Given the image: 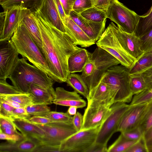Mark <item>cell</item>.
Masks as SVG:
<instances>
[{"label":"cell","mask_w":152,"mask_h":152,"mask_svg":"<svg viewBox=\"0 0 152 152\" xmlns=\"http://www.w3.org/2000/svg\"><path fill=\"white\" fill-rule=\"evenodd\" d=\"M42 41L43 55L57 82H65L70 74L69 57L82 48L76 45L66 33L63 32L46 20L38 12L34 13Z\"/></svg>","instance_id":"obj_1"},{"label":"cell","mask_w":152,"mask_h":152,"mask_svg":"<svg viewBox=\"0 0 152 152\" xmlns=\"http://www.w3.org/2000/svg\"><path fill=\"white\" fill-rule=\"evenodd\" d=\"M27 60L23 57L19 58L9 77L13 85L25 93H28L32 84L55 91L53 80L35 66L29 64Z\"/></svg>","instance_id":"obj_2"},{"label":"cell","mask_w":152,"mask_h":152,"mask_svg":"<svg viewBox=\"0 0 152 152\" xmlns=\"http://www.w3.org/2000/svg\"><path fill=\"white\" fill-rule=\"evenodd\" d=\"M11 39L19 54L34 65L46 73L55 82L56 79L51 71L45 58L27 29L21 21L15 29Z\"/></svg>","instance_id":"obj_3"},{"label":"cell","mask_w":152,"mask_h":152,"mask_svg":"<svg viewBox=\"0 0 152 152\" xmlns=\"http://www.w3.org/2000/svg\"><path fill=\"white\" fill-rule=\"evenodd\" d=\"M129 69L124 66L116 65L108 69L101 81L116 88L118 92L115 102H131L133 97L130 88Z\"/></svg>","instance_id":"obj_4"},{"label":"cell","mask_w":152,"mask_h":152,"mask_svg":"<svg viewBox=\"0 0 152 152\" xmlns=\"http://www.w3.org/2000/svg\"><path fill=\"white\" fill-rule=\"evenodd\" d=\"M37 125L43 131L45 135L39 138H32L36 143L50 146H60L64 141L77 132L72 121L52 122L44 125Z\"/></svg>","instance_id":"obj_5"},{"label":"cell","mask_w":152,"mask_h":152,"mask_svg":"<svg viewBox=\"0 0 152 152\" xmlns=\"http://www.w3.org/2000/svg\"><path fill=\"white\" fill-rule=\"evenodd\" d=\"M96 44L97 47L107 51L128 69L136 61L123 47L109 24Z\"/></svg>","instance_id":"obj_6"},{"label":"cell","mask_w":152,"mask_h":152,"mask_svg":"<svg viewBox=\"0 0 152 152\" xmlns=\"http://www.w3.org/2000/svg\"><path fill=\"white\" fill-rule=\"evenodd\" d=\"M107 18L115 22L123 31L134 32L139 20V15L125 6L118 0H111L105 12Z\"/></svg>","instance_id":"obj_7"},{"label":"cell","mask_w":152,"mask_h":152,"mask_svg":"<svg viewBox=\"0 0 152 152\" xmlns=\"http://www.w3.org/2000/svg\"><path fill=\"white\" fill-rule=\"evenodd\" d=\"M102 125L81 130L71 135L61 143L60 152H87L95 142Z\"/></svg>","instance_id":"obj_8"},{"label":"cell","mask_w":152,"mask_h":152,"mask_svg":"<svg viewBox=\"0 0 152 152\" xmlns=\"http://www.w3.org/2000/svg\"><path fill=\"white\" fill-rule=\"evenodd\" d=\"M90 57L94 62L93 74L85 82L89 91L100 82L105 72L110 67L120 64V61L104 50L97 47L91 53Z\"/></svg>","instance_id":"obj_9"},{"label":"cell","mask_w":152,"mask_h":152,"mask_svg":"<svg viewBox=\"0 0 152 152\" xmlns=\"http://www.w3.org/2000/svg\"><path fill=\"white\" fill-rule=\"evenodd\" d=\"M130 106V104L119 102H115L111 106V113L102 125L95 143L107 146L112 135L117 132L123 116Z\"/></svg>","instance_id":"obj_10"},{"label":"cell","mask_w":152,"mask_h":152,"mask_svg":"<svg viewBox=\"0 0 152 152\" xmlns=\"http://www.w3.org/2000/svg\"><path fill=\"white\" fill-rule=\"evenodd\" d=\"M20 5L14 6L0 13V41L11 39L18 24L29 12Z\"/></svg>","instance_id":"obj_11"},{"label":"cell","mask_w":152,"mask_h":152,"mask_svg":"<svg viewBox=\"0 0 152 152\" xmlns=\"http://www.w3.org/2000/svg\"><path fill=\"white\" fill-rule=\"evenodd\" d=\"M19 54L11 39L0 41V80L8 78L19 59Z\"/></svg>","instance_id":"obj_12"},{"label":"cell","mask_w":152,"mask_h":152,"mask_svg":"<svg viewBox=\"0 0 152 152\" xmlns=\"http://www.w3.org/2000/svg\"><path fill=\"white\" fill-rule=\"evenodd\" d=\"M118 89L114 86L100 81L89 91L87 98V105H103L108 107L115 102Z\"/></svg>","instance_id":"obj_13"},{"label":"cell","mask_w":152,"mask_h":152,"mask_svg":"<svg viewBox=\"0 0 152 152\" xmlns=\"http://www.w3.org/2000/svg\"><path fill=\"white\" fill-rule=\"evenodd\" d=\"M109 25L123 47L132 56L137 60L144 53L141 48L140 38L134 32H125L112 22Z\"/></svg>","instance_id":"obj_14"},{"label":"cell","mask_w":152,"mask_h":152,"mask_svg":"<svg viewBox=\"0 0 152 152\" xmlns=\"http://www.w3.org/2000/svg\"><path fill=\"white\" fill-rule=\"evenodd\" d=\"M150 101L130 105V107L124 115L120 121L117 132L121 133L138 127L148 108Z\"/></svg>","instance_id":"obj_15"},{"label":"cell","mask_w":152,"mask_h":152,"mask_svg":"<svg viewBox=\"0 0 152 152\" xmlns=\"http://www.w3.org/2000/svg\"><path fill=\"white\" fill-rule=\"evenodd\" d=\"M111 111V107L103 105H87L83 115L82 130L102 125L110 114Z\"/></svg>","instance_id":"obj_16"},{"label":"cell","mask_w":152,"mask_h":152,"mask_svg":"<svg viewBox=\"0 0 152 152\" xmlns=\"http://www.w3.org/2000/svg\"><path fill=\"white\" fill-rule=\"evenodd\" d=\"M69 16L90 38L96 42L99 39L105 30L106 19L99 22L92 21L73 10L71 12Z\"/></svg>","instance_id":"obj_17"},{"label":"cell","mask_w":152,"mask_h":152,"mask_svg":"<svg viewBox=\"0 0 152 152\" xmlns=\"http://www.w3.org/2000/svg\"><path fill=\"white\" fill-rule=\"evenodd\" d=\"M53 103L64 106H76L77 108H83L86 105V101L77 92L68 91L62 87L56 88Z\"/></svg>","instance_id":"obj_18"},{"label":"cell","mask_w":152,"mask_h":152,"mask_svg":"<svg viewBox=\"0 0 152 152\" xmlns=\"http://www.w3.org/2000/svg\"><path fill=\"white\" fill-rule=\"evenodd\" d=\"M66 32L77 45L87 48L94 45L96 42L90 38L72 20L71 17L66 16L63 22Z\"/></svg>","instance_id":"obj_19"},{"label":"cell","mask_w":152,"mask_h":152,"mask_svg":"<svg viewBox=\"0 0 152 152\" xmlns=\"http://www.w3.org/2000/svg\"><path fill=\"white\" fill-rule=\"evenodd\" d=\"M38 12L46 20L56 28L66 33L64 25L61 18L54 0H44Z\"/></svg>","instance_id":"obj_20"},{"label":"cell","mask_w":152,"mask_h":152,"mask_svg":"<svg viewBox=\"0 0 152 152\" xmlns=\"http://www.w3.org/2000/svg\"><path fill=\"white\" fill-rule=\"evenodd\" d=\"M36 143L32 138L26 137L16 141H7L0 144V152H33Z\"/></svg>","instance_id":"obj_21"},{"label":"cell","mask_w":152,"mask_h":152,"mask_svg":"<svg viewBox=\"0 0 152 152\" xmlns=\"http://www.w3.org/2000/svg\"><path fill=\"white\" fill-rule=\"evenodd\" d=\"M13 121L17 129L25 137L39 138L44 136L43 131L28 119L17 118L14 119Z\"/></svg>","instance_id":"obj_22"},{"label":"cell","mask_w":152,"mask_h":152,"mask_svg":"<svg viewBox=\"0 0 152 152\" xmlns=\"http://www.w3.org/2000/svg\"><path fill=\"white\" fill-rule=\"evenodd\" d=\"M28 93L31 95L34 104L48 105L53 103L55 90L52 91L32 84L30 86Z\"/></svg>","instance_id":"obj_23"},{"label":"cell","mask_w":152,"mask_h":152,"mask_svg":"<svg viewBox=\"0 0 152 152\" xmlns=\"http://www.w3.org/2000/svg\"><path fill=\"white\" fill-rule=\"evenodd\" d=\"M91 53L82 48L72 54L69 58L68 65L70 73L82 72L88 60Z\"/></svg>","instance_id":"obj_24"},{"label":"cell","mask_w":152,"mask_h":152,"mask_svg":"<svg viewBox=\"0 0 152 152\" xmlns=\"http://www.w3.org/2000/svg\"><path fill=\"white\" fill-rule=\"evenodd\" d=\"M21 21L25 25L33 39L43 54V43L41 33L34 14L31 12H29Z\"/></svg>","instance_id":"obj_25"},{"label":"cell","mask_w":152,"mask_h":152,"mask_svg":"<svg viewBox=\"0 0 152 152\" xmlns=\"http://www.w3.org/2000/svg\"><path fill=\"white\" fill-rule=\"evenodd\" d=\"M44 0H6L0 2L4 10L11 7L20 5L35 13L38 11Z\"/></svg>","instance_id":"obj_26"},{"label":"cell","mask_w":152,"mask_h":152,"mask_svg":"<svg viewBox=\"0 0 152 152\" xmlns=\"http://www.w3.org/2000/svg\"><path fill=\"white\" fill-rule=\"evenodd\" d=\"M65 82L68 86L72 87L78 93L86 99L88 97L89 90L81 75L75 73H71Z\"/></svg>","instance_id":"obj_27"},{"label":"cell","mask_w":152,"mask_h":152,"mask_svg":"<svg viewBox=\"0 0 152 152\" xmlns=\"http://www.w3.org/2000/svg\"><path fill=\"white\" fill-rule=\"evenodd\" d=\"M152 66V52L144 53L129 69L130 75L141 74Z\"/></svg>","instance_id":"obj_28"},{"label":"cell","mask_w":152,"mask_h":152,"mask_svg":"<svg viewBox=\"0 0 152 152\" xmlns=\"http://www.w3.org/2000/svg\"><path fill=\"white\" fill-rule=\"evenodd\" d=\"M152 28V5L147 12L139 16V20L134 32L136 35L140 37Z\"/></svg>","instance_id":"obj_29"},{"label":"cell","mask_w":152,"mask_h":152,"mask_svg":"<svg viewBox=\"0 0 152 152\" xmlns=\"http://www.w3.org/2000/svg\"><path fill=\"white\" fill-rule=\"evenodd\" d=\"M138 140H128L121 133L118 138L108 148L107 152H126Z\"/></svg>","instance_id":"obj_30"},{"label":"cell","mask_w":152,"mask_h":152,"mask_svg":"<svg viewBox=\"0 0 152 152\" xmlns=\"http://www.w3.org/2000/svg\"><path fill=\"white\" fill-rule=\"evenodd\" d=\"M129 85L133 96L147 89L145 82L141 73L130 75Z\"/></svg>","instance_id":"obj_31"},{"label":"cell","mask_w":152,"mask_h":152,"mask_svg":"<svg viewBox=\"0 0 152 152\" xmlns=\"http://www.w3.org/2000/svg\"><path fill=\"white\" fill-rule=\"evenodd\" d=\"M80 14L85 19L95 22H101L107 18L105 12L94 6L86 10Z\"/></svg>","instance_id":"obj_32"},{"label":"cell","mask_w":152,"mask_h":152,"mask_svg":"<svg viewBox=\"0 0 152 152\" xmlns=\"http://www.w3.org/2000/svg\"><path fill=\"white\" fill-rule=\"evenodd\" d=\"M0 96L14 101L25 107L33 104L31 95L29 93H22L10 95H0Z\"/></svg>","instance_id":"obj_33"},{"label":"cell","mask_w":152,"mask_h":152,"mask_svg":"<svg viewBox=\"0 0 152 152\" xmlns=\"http://www.w3.org/2000/svg\"><path fill=\"white\" fill-rule=\"evenodd\" d=\"M27 113L31 115L45 116L50 111L48 105L44 104H33L25 107Z\"/></svg>","instance_id":"obj_34"},{"label":"cell","mask_w":152,"mask_h":152,"mask_svg":"<svg viewBox=\"0 0 152 152\" xmlns=\"http://www.w3.org/2000/svg\"><path fill=\"white\" fill-rule=\"evenodd\" d=\"M152 100V88L146 89L140 93L133 96L130 104L133 105L148 102Z\"/></svg>","instance_id":"obj_35"},{"label":"cell","mask_w":152,"mask_h":152,"mask_svg":"<svg viewBox=\"0 0 152 152\" xmlns=\"http://www.w3.org/2000/svg\"><path fill=\"white\" fill-rule=\"evenodd\" d=\"M53 122H69L72 121V116L67 112L56 111L48 112L45 115Z\"/></svg>","instance_id":"obj_36"},{"label":"cell","mask_w":152,"mask_h":152,"mask_svg":"<svg viewBox=\"0 0 152 152\" xmlns=\"http://www.w3.org/2000/svg\"><path fill=\"white\" fill-rule=\"evenodd\" d=\"M152 126V100L139 126L144 132Z\"/></svg>","instance_id":"obj_37"},{"label":"cell","mask_w":152,"mask_h":152,"mask_svg":"<svg viewBox=\"0 0 152 152\" xmlns=\"http://www.w3.org/2000/svg\"><path fill=\"white\" fill-rule=\"evenodd\" d=\"M24 93L14 86L8 83L6 79L0 80V95H10Z\"/></svg>","instance_id":"obj_38"},{"label":"cell","mask_w":152,"mask_h":152,"mask_svg":"<svg viewBox=\"0 0 152 152\" xmlns=\"http://www.w3.org/2000/svg\"><path fill=\"white\" fill-rule=\"evenodd\" d=\"M93 6L92 0H76L72 7V10L80 14L86 10Z\"/></svg>","instance_id":"obj_39"},{"label":"cell","mask_w":152,"mask_h":152,"mask_svg":"<svg viewBox=\"0 0 152 152\" xmlns=\"http://www.w3.org/2000/svg\"><path fill=\"white\" fill-rule=\"evenodd\" d=\"M141 48L144 53L152 50V28L147 33L140 37Z\"/></svg>","instance_id":"obj_40"},{"label":"cell","mask_w":152,"mask_h":152,"mask_svg":"<svg viewBox=\"0 0 152 152\" xmlns=\"http://www.w3.org/2000/svg\"><path fill=\"white\" fill-rule=\"evenodd\" d=\"M126 138L132 140H138L143 136L144 132L139 126L121 133Z\"/></svg>","instance_id":"obj_41"},{"label":"cell","mask_w":152,"mask_h":152,"mask_svg":"<svg viewBox=\"0 0 152 152\" xmlns=\"http://www.w3.org/2000/svg\"><path fill=\"white\" fill-rule=\"evenodd\" d=\"M143 136L131 147L126 152H148Z\"/></svg>","instance_id":"obj_42"},{"label":"cell","mask_w":152,"mask_h":152,"mask_svg":"<svg viewBox=\"0 0 152 152\" xmlns=\"http://www.w3.org/2000/svg\"><path fill=\"white\" fill-rule=\"evenodd\" d=\"M15 108L6 103L0 102V115L13 121L12 112Z\"/></svg>","instance_id":"obj_43"},{"label":"cell","mask_w":152,"mask_h":152,"mask_svg":"<svg viewBox=\"0 0 152 152\" xmlns=\"http://www.w3.org/2000/svg\"><path fill=\"white\" fill-rule=\"evenodd\" d=\"M12 113L13 120L17 118L28 120L31 117V115L27 113L25 107L15 108Z\"/></svg>","instance_id":"obj_44"},{"label":"cell","mask_w":152,"mask_h":152,"mask_svg":"<svg viewBox=\"0 0 152 152\" xmlns=\"http://www.w3.org/2000/svg\"><path fill=\"white\" fill-rule=\"evenodd\" d=\"M36 143V146L33 152H60V146H53Z\"/></svg>","instance_id":"obj_45"},{"label":"cell","mask_w":152,"mask_h":152,"mask_svg":"<svg viewBox=\"0 0 152 152\" xmlns=\"http://www.w3.org/2000/svg\"><path fill=\"white\" fill-rule=\"evenodd\" d=\"M73 124L77 132L82 130L83 125V115L79 112H77L72 117Z\"/></svg>","instance_id":"obj_46"},{"label":"cell","mask_w":152,"mask_h":152,"mask_svg":"<svg viewBox=\"0 0 152 152\" xmlns=\"http://www.w3.org/2000/svg\"><path fill=\"white\" fill-rule=\"evenodd\" d=\"M25 137L21 133L20 134L9 135L0 132L1 140H6L10 142H16L24 139Z\"/></svg>","instance_id":"obj_47"},{"label":"cell","mask_w":152,"mask_h":152,"mask_svg":"<svg viewBox=\"0 0 152 152\" xmlns=\"http://www.w3.org/2000/svg\"><path fill=\"white\" fill-rule=\"evenodd\" d=\"M143 137L148 152H152V126L144 133Z\"/></svg>","instance_id":"obj_48"},{"label":"cell","mask_w":152,"mask_h":152,"mask_svg":"<svg viewBox=\"0 0 152 152\" xmlns=\"http://www.w3.org/2000/svg\"><path fill=\"white\" fill-rule=\"evenodd\" d=\"M10 128L17 130L15 126L11 120L0 115V129Z\"/></svg>","instance_id":"obj_49"},{"label":"cell","mask_w":152,"mask_h":152,"mask_svg":"<svg viewBox=\"0 0 152 152\" xmlns=\"http://www.w3.org/2000/svg\"><path fill=\"white\" fill-rule=\"evenodd\" d=\"M141 74L145 82L147 89L152 88V66Z\"/></svg>","instance_id":"obj_50"},{"label":"cell","mask_w":152,"mask_h":152,"mask_svg":"<svg viewBox=\"0 0 152 152\" xmlns=\"http://www.w3.org/2000/svg\"><path fill=\"white\" fill-rule=\"evenodd\" d=\"M28 120L33 124L39 125L45 124L53 122L46 117L40 116H33Z\"/></svg>","instance_id":"obj_51"},{"label":"cell","mask_w":152,"mask_h":152,"mask_svg":"<svg viewBox=\"0 0 152 152\" xmlns=\"http://www.w3.org/2000/svg\"><path fill=\"white\" fill-rule=\"evenodd\" d=\"M111 0H96L93 6L99 9L106 12L110 6Z\"/></svg>","instance_id":"obj_52"},{"label":"cell","mask_w":152,"mask_h":152,"mask_svg":"<svg viewBox=\"0 0 152 152\" xmlns=\"http://www.w3.org/2000/svg\"><path fill=\"white\" fill-rule=\"evenodd\" d=\"M66 15L69 16L72 10L74 4L76 0H60Z\"/></svg>","instance_id":"obj_53"},{"label":"cell","mask_w":152,"mask_h":152,"mask_svg":"<svg viewBox=\"0 0 152 152\" xmlns=\"http://www.w3.org/2000/svg\"><path fill=\"white\" fill-rule=\"evenodd\" d=\"M107 146L94 143L88 150L87 152H107Z\"/></svg>","instance_id":"obj_54"},{"label":"cell","mask_w":152,"mask_h":152,"mask_svg":"<svg viewBox=\"0 0 152 152\" xmlns=\"http://www.w3.org/2000/svg\"><path fill=\"white\" fill-rule=\"evenodd\" d=\"M61 18L64 22L66 17L64 12L62 4L60 0H54Z\"/></svg>","instance_id":"obj_55"},{"label":"cell","mask_w":152,"mask_h":152,"mask_svg":"<svg viewBox=\"0 0 152 152\" xmlns=\"http://www.w3.org/2000/svg\"><path fill=\"white\" fill-rule=\"evenodd\" d=\"M0 102L6 103L15 108L25 107L21 104L14 101L4 98L0 96Z\"/></svg>","instance_id":"obj_56"},{"label":"cell","mask_w":152,"mask_h":152,"mask_svg":"<svg viewBox=\"0 0 152 152\" xmlns=\"http://www.w3.org/2000/svg\"><path fill=\"white\" fill-rule=\"evenodd\" d=\"M0 132L9 135L18 134H21L18 132L17 130H14L10 128L0 129Z\"/></svg>","instance_id":"obj_57"},{"label":"cell","mask_w":152,"mask_h":152,"mask_svg":"<svg viewBox=\"0 0 152 152\" xmlns=\"http://www.w3.org/2000/svg\"><path fill=\"white\" fill-rule=\"evenodd\" d=\"M77 108L76 106H70L67 112L71 115H74L77 113Z\"/></svg>","instance_id":"obj_58"},{"label":"cell","mask_w":152,"mask_h":152,"mask_svg":"<svg viewBox=\"0 0 152 152\" xmlns=\"http://www.w3.org/2000/svg\"><path fill=\"white\" fill-rule=\"evenodd\" d=\"M96 0H92L93 3V5L94 3H95V2L96 1Z\"/></svg>","instance_id":"obj_59"},{"label":"cell","mask_w":152,"mask_h":152,"mask_svg":"<svg viewBox=\"0 0 152 152\" xmlns=\"http://www.w3.org/2000/svg\"><path fill=\"white\" fill-rule=\"evenodd\" d=\"M6 0H0V2Z\"/></svg>","instance_id":"obj_60"},{"label":"cell","mask_w":152,"mask_h":152,"mask_svg":"<svg viewBox=\"0 0 152 152\" xmlns=\"http://www.w3.org/2000/svg\"><path fill=\"white\" fill-rule=\"evenodd\" d=\"M151 51L152 52V50Z\"/></svg>","instance_id":"obj_61"},{"label":"cell","mask_w":152,"mask_h":152,"mask_svg":"<svg viewBox=\"0 0 152 152\" xmlns=\"http://www.w3.org/2000/svg\"></svg>","instance_id":"obj_62"}]
</instances>
